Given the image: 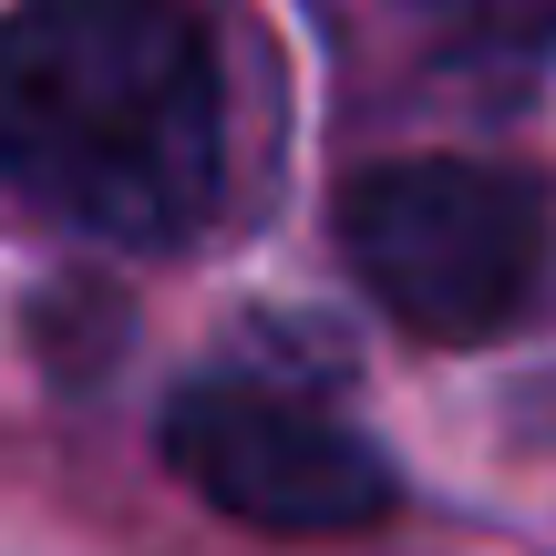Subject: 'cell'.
Instances as JSON below:
<instances>
[{"label":"cell","mask_w":556,"mask_h":556,"mask_svg":"<svg viewBox=\"0 0 556 556\" xmlns=\"http://www.w3.org/2000/svg\"><path fill=\"white\" fill-rule=\"evenodd\" d=\"M0 176L103 248H186L227 197V73L197 0H11Z\"/></svg>","instance_id":"1"},{"label":"cell","mask_w":556,"mask_h":556,"mask_svg":"<svg viewBox=\"0 0 556 556\" xmlns=\"http://www.w3.org/2000/svg\"><path fill=\"white\" fill-rule=\"evenodd\" d=\"M340 258L413 340L484 351L556 299V197L526 165L392 155L340 186Z\"/></svg>","instance_id":"2"},{"label":"cell","mask_w":556,"mask_h":556,"mask_svg":"<svg viewBox=\"0 0 556 556\" xmlns=\"http://www.w3.org/2000/svg\"><path fill=\"white\" fill-rule=\"evenodd\" d=\"M165 464L197 484L217 516L268 526V536H361L392 516L402 475L381 464V443H361L330 402H309L299 381L217 371L186 381L165 402Z\"/></svg>","instance_id":"3"},{"label":"cell","mask_w":556,"mask_h":556,"mask_svg":"<svg viewBox=\"0 0 556 556\" xmlns=\"http://www.w3.org/2000/svg\"><path fill=\"white\" fill-rule=\"evenodd\" d=\"M422 31H443L454 52L484 62H546L556 52V0H402Z\"/></svg>","instance_id":"4"}]
</instances>
